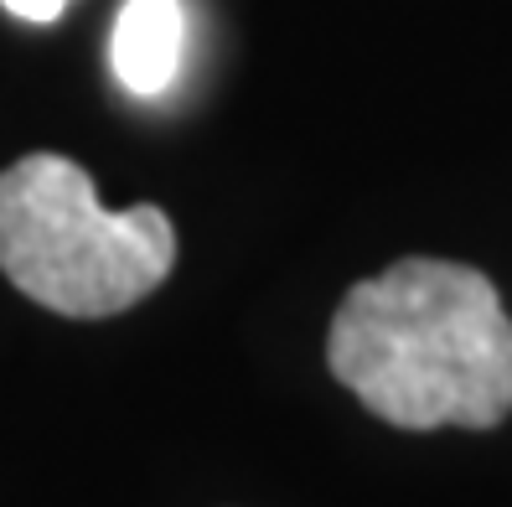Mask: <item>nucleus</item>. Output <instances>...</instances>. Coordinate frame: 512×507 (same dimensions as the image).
I'll list each match as a JSON object with an SVG mask.
<instances>
[{"label": "nucleus", "instance_id": "obj_3", "mask_svg": "<svg viewBox=\"0 0 512 507\" xmlns=\"http://www.w3.org/2000/svg\"><path fill=\"white\" fill-rule=\"evenodd\" d=\"M182 0H125L114 21V78L140 99H156L182 68Z\"/></svg>", "mask_w": 512, "mask_h": 507}, {"label": "nucleus", "instance_id": "obj_1", "mask_svg": "<svg viewBox=\"0 0 512 507\" xmlns=\"http://www.w3.org/2000/svg\"><path fill=\"white\" fill-rule=\"evenodd\" d=\"M326 368L383 425L492 430L512 414V316L481 270L414 254L342 295Z\"/></svg>", "mask_w": 512, "mask_h": 507}, {"label": "nucleus", "instance_id": "obj_4", "mask_svg": "<svg viewBox=\"0 0 512 507\" xmlns=\"http://www.w3.org/2000/svg\"><path fill=\"white\" fill-rule=\"evenodd\" d=\"M11 16H21V21H57L68 11V0H0Z\"/></svg>", "mask_w": 512, "mask_h": 507}, {"label": "nucleus", "instance_id": "obj_2", "mask_svg": "<svg viewBox=\"0 0 512 507\" xmlns=\"http://www.w3.org/2000/svg\"><path fill=\"white\" fill-rule=\"evenodd\" d=\"M176 264V228L156 202L109 213L68 156H21L0 171V270L37 306L99 321L140 306Z\"/></svg>", "mask_w": 512, "mask_h": 507}]
</instances>
